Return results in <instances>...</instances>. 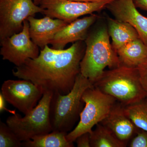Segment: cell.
<instances>
[{
  "label": "cell",
  "mask_w": 147,
  "mask_h": 147,
  "mask_svg": "<svg viewBox=\"0 0 147 147\" xmlns=\"http://www.w3.org/2000/svg\"><path fill=\"white\" fill-rule=\"evenodd\" d=\"M134 4L137 8L147 12V0H133Z\"/></svg>",
  "instance_id": "cell-25"
},
{
  "label": "cell",
  "mask_w": 147,
  "mask_h": 147,
  "mask_svg": "<svg viewBox=\"0 0 147 147\" xmlns=\"http://www.w3.org/2000/svg\"><path fill=\"white\" fill-rule=\"evenodd\" d=\"M22 147V142L6 123L0 122V147Z\"/></svg>",
  "instance_id": "cell-20"
},
{
  "label": "cell",
  "mask_w": 147,
  "mask_h": 147,
  "mask_svg": "<svg viewBox=\"0 0 147 147\" xmlns=\"http://www.w3.org/2000/svg\"><path fill=\"white\" fill-rule=\"evenodd\" d=\"M74 1L84 3H97L101 2H110L113 0H70Z\"/></svg>",
  "instance_id": "cell-26"
},
{
  "label": "cell",
  "mask_w": 147,
  "mask_h": 147,
  "mask_svg": "<svg viewBox=\"0 0 147 147\" xmlns=\"http://www.w3.org/2000/svg\"><path fill=\"white\" fill-rule=\"evenodd\" d=\"M0 55L16 67L22 65L28 59H34L40 54L39 47L32 40L28 21L26 20L21 31L1 40Z\"/></svg>",
  "instance_id": "cell-8"
},
{
  "label": "cell",
  "mask_w": 147,
  "mask_h": 147,
  "mask_svg": "<svg viewBox=\"0 0 147 147\" xmlns=\"http://www.w3.org/2000/svg\"><path fill=\"white\" fill-rule=\"evenodd\" d=\"M105 7L116 19L132 26L147 46V17L138 11L133 0H113Z\"/></svg>",
  "instance_id": "cell-11"
},
{
  "label": "cell",
  "mask_w": 147,
  "mask_h": 147,
  "mask_svg": "<svg viewBox=\"0 0 147 147\" xmlns=\"http://www.w3.org/2000/svg\"><path fill=\"white\" fill-rule=\"evenodd\" d=\"M53 94L52 92H44L37 105L24 117L16 113L7 119L6 123L21 141L30 140L53 131L50 107Z\"/></svg>",
  "instance_id": "cell-5"
},
{
  "label": "cell",
  "mask_w": 147,
  "mask_h": 147,
  "mask_svg": "<svg viewBox=\"0 0 147 147\" xmlns=\"http://www.w3.org/2000/svg\"><path fill=\"white\" fill-rule=\"evenodd\" d=\"M5 99L1 93H0V111H1V112H3V111H6L11 113V115H14V114H16V110H9V109L6 108L5 105Z\"/></svg>",
  "instance_id": "cell-24"
},
{
  "label": "cell",
  "mask_w": 147,
  "mask_h": 147,
  "mask_svg": "<svg viewBox=\"0 0 147 147\" xmlns=\"http://www.w3.org/2000/svg\"><path fill=\"white\" fill-rule=\"evenodd\" d=\"M126 115L138 128L147 131V97L124 106Z\"/></svg>",
  "instance_id": "cell-19"
},
{
  "label": "cell",
  "mask_w": 147,
  "mask_h": 147,
  "mask_svg": "<svg viewBox=\"0 0 147 147\" xmlns=\"http://www.w3.org/2000/svg\"><path fill=\"white\" fill-rule=\"evenodd\" d=\"M93 86L81 73L76 77L72 89L66 94L53 93L50 107L53 131L68 133L78 119L83 108L82 96L88 88Z\"/></svg>",
  "instance_id": "cell-4"
},
{
  "label": "cell",
  "mask_w": 147,
  "mask_h": 147,
  "mask_svg": "<svg viewBox=\"0 0 147 147\" xmlns=\"http://www.w3.org/2000/svg\"><path fill=\"white\" fill-rule=\"evenodd\" d=\"M85 107L80 113V119L75 128L66 135L69 142H75L84 133H90L92 128L108 116L117 100L93 86L86 90L82 96Z\"/></svg>",
  "instance_id": "cell-6"
},
{
  "label": "cell",
  "mask_w": 147,
  "mask_h": 147,
  "mask_svg": "<svg viewBox=\"0 0 147 147\" xmlns=\"http://www.w3.org/2000/svg\"><path fill=\"white\" fill-rule=\"evenodd\" d=\"M1 92L7 102L25 115L37 105L43 94L41 89L24 79L5 81L2 85Z\"/></svg>",
  "instance_id": "cell-9"
},
{
  "label": "cell",
  "mask_w": 147,
  "mask_h": 147,
  "mask_svg": "<svg viewBox=\"0 0 147 147\" xmlns=\"http://www.w3.org/2000/svg\"><path fill=\"white\" fill-rule=\"evenodd\" d=\"M91 147H125L111 130L101 123H98L90 133Z\"/></svg>",
  "instance_id": "cell-18"
},
{
  "label": "cell",
  "mask_w": 147,
  "mask_h": 147,
  "mask_svg": "<svg viewBox=\"0 0 147 147\" xmlns=\"http://www.w3.org/2000/svg\"><path fill=\"white\" fill-rule=\"evenodd\" d=\"M110 2L84 3L70 0H42L40 7L42 14L69 23L81 16L100 11Z\"/></svg>",
  "instance_id": "cell-10"
},
{
  "label": "cell",
  "mask_w": 147,
  "mask_h": 147,
  "mask_svg": "<svg viewBox=\"0 0 147 147\" xmlns=\"http://www.w3.org/2000/svg\"><path fill=\"white\" fill-rule=\"evenodd\" d=\"M140 80L144 89L147 93V61L137 67Z\"/></svg>",
  "instance_id": "cell-22"
},
{
  "label": "cell",
  "mask_w": 147,
  "mask_h": 147,
  "mask_svg": "<svg viewBox=\"0 0 147 147\" xmlns=\"http://www.w3.org/2000/svg\"><path fill=\"white\" fill-rule=\"evenodd\" d=\"M107 21L108 33L116 52L127 43L139 38L137 30L128 23L109 17Z\"/></svg>",
  "instance_id": "cell-16"
},
{
  "label": "cell",
  "mask_w": 147,
  "mask_h": 147,
  "mask_svg": "<svg viewBox=\"0 0 147 147\" xmlns=\"http://www.w3.org/2000/svg\"><path fill=\"white\" fill-rule=\"evenodd\" d=\"M129 147H147V131L140 129L130 140Z\"/></svg>",
  "instance_id": "cell-21"
},
{
  "label": "cell",
  "mask_w": 147,
  "mask_h": 147,
  "mask_svg": "<svg viewBox=\"0 0 147 147\" xmlns=\"http://www.w3.org/2000/svg\"><path fill=\"white\" fill-rule=\"evenodd\" d=\"M78 147H91L90 133H84L77 137L75 141Z\"/></svg>",
  "instance_id": "cell-23"
},
{
  "label": "cell",
  "mask_w": 147,
  "mask_h": 147,
  "mask_svg": "<svg viewBox=\"0 0 147 147\" xmlns=\"http://www.w3.org/2000/svg\"><path fill=\"white\" fill-rule=\"evenodd\" d=\"M67 133L53 131L50 133L33 137L30 140L22 142L24 147H73V143L67 139Z\"/></svg>",
  "instance_id": "cell-17"
},
{
  "label": "cell",
  "mask_w": 147,
  "mask_h": 147,
  "mask_svg": "<svg viewBox=\"0 0 147 147\" xmlns=\"http://www.w3.org/2000/svg\"><path fill=\"white\" fill-rule=\"evenodd\" d=\"M98 16L90 14L81 18H78L69 23L58 32L50 44L56 50H63L69 43L85 41L92 26L96 22Z\"/></svg>",
  "instance_id": "cell-12"
},
{
  "label": "cell",
  "mask_w": 147,
  "mask_h": 147,
  "mask_svg": "<svg viewBox=\"0 0 147 147\" xmlns=\"http://www.w3.org/2000/svg\"><path fill=\"white\" fill-rule=\"evenodd\" d=\"M100 123L108 127L126 146L140 129L135 126L126 115L124 105L117 101L108 116Z\"/></svg>",
  "instance_id": "cell-13"
},
{
  "label": "cell",
  "mask_w": 147,
  "mask_h": 147,
  "mask_svg": "<svg viewBox=\"0 0 147 147\" xmlns=\"http://www.w3.org/2000/svg\"><path fill=\"white\" fill-rule=\"evenodd\" d=\"M121 65L137 67L147 61V46L140 38L128 42L117 51Z\"/></svg>",
  "instance_id": "cell-15"
},
{
  "label": "cell",
  "mask_w": 147,
  "mask_h": 147,
  "mask_svg": "<svg viewBox=\"0 0 147 147\" xmlns=\"http://www.w3.org/2000/svg\"><path fill=\"white\" fill-rule=\"evenodd\" d=\"M110 38L107 26L102 25L89 32L84 41L86 50L80 63V72L93 85L106 67L110 69L121 65Z\"/></svg>",
  "instance_id": "cell-2"
},
{
  "label": "cell",
  "mask_w": 147,
  "mask_h": 147,
  "mask_svg": "<svg viewBox=\"0 0 147 147\" xmlns=\"http://www.w3.org/2000/svg\"><path fill=\"white\" fill-rule=\"evenodd\" d=\"M42 12L33 0H0V40L21 31L28 17Z\"/></svg>",
  "instance_id": "cell-7"
},
{
  "label": "cell",
  "mask_w": 147,
  "mask_h": 147,
  "mask_svg": "<svg viewBox=\"0 0 147 147\" xmlns=\"http://www.w3.org/2000/svg\"><path fill=\"white\" fill-rule=\"evenodd\" d=\"M42 0H33L34 3L37 5L39 6Z\"/></svg>",
  "instance_id": "cell-27"
},
{
  "label": "cell",
  "mask_w": 147,
  "mask_h": 147,
  "mask_svg": "<svg viewBox=\"0 0 147 147\" xmlns=\"http://www.w3.org/2000/svg\"><path fill=\"white\" fill-rule=\"evenodd\" d=\"M32 41L42 50L50 44L56 34L69 24L66 21L45 16L41 18L30 16L27 19Z\"/></svg>",
  "instance_id": "cell-14"
},
{
  "label": "cell",
  "mask_w": 147,
  "mask_h": 147,
  "mask_svg": "<svg viewBox=\"0 0 147 147\" xmlns=\"http://www.w3.org/2000/svg\"><path fill=\"white\" fill-rule=\"evenodd\" d=\"M93 86L124 106L147 97L137 67L121 65L105 70Z\"/></svg>",
  "instance_id": "cell-3"
},
{
  "label": "cell",
  "mask_w": 147,
  "mask_h": 147,
  "mask_svg": "<svg viewBox=\"0 0 147 147\" xmlns=\"http://www.w3.org/2000/svg\"><path fill=\"white\" fill-rule=\"evenodd\" d=\"M84 41L74 42L70 47L56 50L48 45L38 57L28 59L22 65L12 70L13 76L28 80L43 92L66 94L73 87L80 72V63L84 57Z\"/></svg>",
  "instance_id": "cell-1"
}]
</instances>
